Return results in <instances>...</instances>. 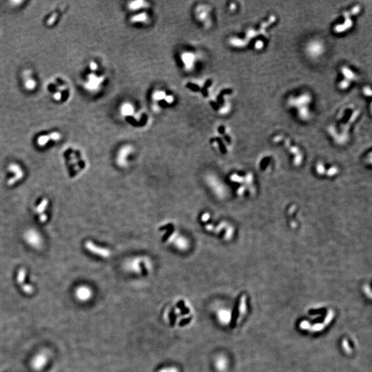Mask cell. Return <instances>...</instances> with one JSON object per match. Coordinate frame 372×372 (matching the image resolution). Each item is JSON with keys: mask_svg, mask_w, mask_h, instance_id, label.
Wrapping results in <instances>:
<instances>
[{"mask_svg": "<svg viewBox=\"0 0 372 372\" xmlns=\"http://www.w3.org/2000/svg\"><path fill=\"white\" fill-rule=\"evenodd\" d=\"M161 231H166L163 234V241L173 246L179 251H186L190 248V241L185 236L176 231L174 225L168 223L161 226Z\"/></svg>", "mask_w": 372, "mask_h": 372, "instance_id": "cell-1", "label": "cell"}, {"mask_svg": "<svg viewBox=\"0 0 372 372\" xmlns=\"http://www.w3.org/2000/svg\"><path fill=\"white\" fill-rule=\"evenodd\" d=\"M125 266L134 272L147 275L152 268V263L151 259L148 256H136L129 259L125 263Z\"/></svg>", "mask_w": 372, "mask_h": 372, "instance_id": "cell-2", "label": "cell"}, {"mask_svg": "<svg viewBox=\"0 0 372 372\" xmlns=\"http://www.w3.org/2000/svg\"><path fill=\"white\" fill-rule=\"evenodd\" d=\"M312 102V97L310 93H304L299 95H292L287 100V104L290 107L298 109L303 106H310Z\"/></svg>", "mask_w": 372, "mask_h": 372, "instance_id": "cell-3", "label": "cell"}, {"mask_svg": "<svg viewBox=\"0 0 372 372\" xmlns=\"http://www.w3.org/2000/svg\"><path fill=\"white\" fill-rule=\"evenodd\" d=\"M305 51L309 57L311 58H318L325 53V46L321 40L312 39L307 44Z\"/></svg>", "mask_w": 372, "mask_h": 372, "instance_id": "cell-4", "label": "cell"}, {"mask_svg": "<svg viewBox=\"0 0 372 372\" xmlns=\"http://www.w3.org/2000/svg\"><path fill=\"white\" fill-rule=\"evenodd\" d=\"M133 147L130 145H125L121 147L116 156V163L121 168H126L128 166L127 158L133 153Z\"/></svg>", "mask_w": 372, "mask_h": 372, "instance_id": "cell-5", "label": "cell"}, {"mask_svg": "<svg viewBox=\"0 0 372 372\" xmlns=\"http://www.w3.org/2000/svg\"><path fill=\"white\" fill-rule=\"evenodd\" d=\"M85 248L90 252L93 253V254L97 255L104 259H108L111 256L112 252L111 251L106 248L99 247L97 245H95L93 241H87L85 243Z\"/></svg>", "mask_w": 372, "mask_h": 372, "instance_id": "cell-6", "label": "cell"}, {"mask_svg": "<svg viewBox=\"0 0 372 372\" xmlns=\"http://www.w3.org/2000/svg\"><path fill=\"white\" fill-rule=\"evenodd\" d=\"M8 170H10L11 172H13L15 173V176L13 178H10L9 180L7 181V184L8 185H13V184H15V183L17 182V181L21 180L23 177L24 176V172L23 170H21L20 166H19L17 164H15V163H11V164L9 165L8 167Z\"/></svg>", "mask_w": 372, "mask_h": 372, "instance_id": "cell-7", "label": "cell"}, {"mask_svg": "<svg viewBox=\"0 0 372 372\" xmlns=\"http://www.w3.org/2000/svg\"><path fill=\"white\" fill-rule=\"evenodd\" d=\"M181 60L187 70H192L194 67L195 61V56L193 53L190 52L183 53L181 55Z\"/></svg>", "mask_w": 372, "mask_h": 372, "instance_id": "cell-8", "label": "cell"}, {"mask_svg": "<svg viewBox=\"0 0 372 372\" xmlns=\"http://www.w3.org/2000/svg\"><path fill=\"white\" fill-rule=\"evenodd\" d=\"M297 116L302 122H308L311 118V112L310 106H303L296 109Z\"/></svg>", "mask_w": 372, "mask_h": 372, "instance_id": "cell-9", "label": "cell"}, {"mask_svg": "<svg viewBox=\"0 0 372 372\" xmlns=\"http://www.w3.org/2000/svg\"><path fill=\"white\" fill-rule=\"evenodd\" d=\"M26 239L28 243L34 247H37L41 243V238L35 231H28L26 234Z\"/></svg>", "mask_w": 372, "mask_h": 372, "instance_id": "cell-10", "label": "cell"}, {"mask_svg": "<svg viewBox=\"0 0 372 372\" xmlns=\"http://www.w3.org/2000/svg\"><path fill=\"white\" fill-rule=\"evenodd\" d=\"M353 23L352 19L351 18H346L345 21H344L343 24H337L334 27V31L337 33H342L343 32H346L349 29H350L353 26Z\"/></svg>", "mask_w": 372, "mask_h": 372, "instance_id": "cell-11", "label": "cell"}, {"mask_svg": "<svg viewBox=\"0 0 372 372\" xmlns=\"http://www.w3.org/2000/svg\"><path fill=\"white\" fill-rule=\"evenodd\" d=\"M340 72H341V74L343 76V79H346L349 82H350L351 83L355 81L356 79V73L353 72L351 69H350L349 67H347L346 66H343L342 67H341L340 68Z\"/></svg>", "mask_w": 372, "mask_h": 372, "instance_id": "cell-12", "label": "cell"}, {"mask_svg": "<svg viewBox=\"0 0 372 372\" xmlns=\"http://www.w3.org/2000/svg\"><path fill=\"white\" fill-rule=\"evenodd\" d=\"M59 139H60V134L59 133H54L48 136L45 135V136H39L37 140V143L39 146H44V145L46 144L47 142H48L49 140L51 139V140H54V141H57V140H59Z\"/></svg>", "mask_w": 372, "mask_h": 372, "instance_id": "cell-13", "label": "cell"}, {"mask_svg": "<svg viewBox=\"0 0 372 372\" xmlns=\"http://www.w3.org/2000/svg\"><path fill=\"white\" fill-rule=\"evenodd\" d=\"M230 44L231 46L236 47V48H243L247 45L248 40L246 39H243L237 37H233L230 40Z\"/></svg>", "mask_w": 372, "mask_h": 372, "instance_id": "cell-14", "label": "cell"}, {"mask_svg": "<svg viewBox=\"0 0 372 372\" xmlns=\"http://www.w3.org/2000/svg\"><path fill=\"white\" fill-rule=\"evenodd\" d=\"M121 112L124 116H130L134 113V107L130 103H125L121 107Z\"/></svg>", "mask_w": 372, "mask_h": 372, "instance_id": "cell-15", "label": "cell"}, {"mask_svg": "<svg viewBox=\"0 0 372 372\" xmlns=\"http://www.w3.org/2000/svg\"><path fill=\"white\" fill-rule=\"evenodd\" d=\"M102 78H99L97 77H96L95 75H91L90 77V81H89V86L88 88H90V89H96V88H97L99 85L100 84V83L102 82Z\"/></svg>", "mask_w": 372, "mask_h": 372, "instance_id": "cell-16", "label": "cell"}, {"mask_svg": "<svg viewBox=\"0 0 372 372\" xmlns=\"http://www.w3.org/2000/svg\"><path fill=\"white\" fill-rule=\"evenodd\" d=\"M90 294V290L87 288H85V287L79 288L77 291V295L81 299H86L89 296Z\"/></svg>", "mask_w": 372, "mask_h": 372, "instance_id": "cell-17", "label": "cell"}, {"mask_svg": "<svg viewBox=\"0 0 372 372\" xmlns=\"http://www.w3.org/2000/svg\"><path fill=\"white\" fill-rule=\"evenodd\" d=\"M147 19V15L145 13H139V14L134 15L131 18V21L134 23H138V22H143L145 21Z\"/></svg>", "mask_w": 372, "mask_h": 372, "instance_id": "cell-18", "label": "cell"}, {"mask_svg": "<svg viewBox=\"0 0 372 372\" xmlns=\"http://www.w3.org/2000/svg\"><path fill=\"white\" fill-rule=\"evenodd\" d=\"M176 307L179 309H180L181 310V313L182 315H187L188 313H190V310H189V308H187L185 304V302L183 301V300H181V301H178L177 303H176Z\"/></svg>", "mask_w": 372, "mask_h": 372, "instance_id": "cell-19", "label": "cell"}, {"mask_svg": "<svg viewBox=\"0 0 372 372\" xmlns=\"http://www.w3.org/2000/svg\"><path fill=\"white\" fill-rule=\"evenodd\" d=\"M48 200L47 199H44L43 200L41 201V202L40 203L39 205L37 206V209H36V212L39 215L42 214H43V212H44L45 209H46L47 206H48Z\"/></svg>", "mask_w": 372, "mask_h": 372, "instance_id": "cell-20", "label": "cell"}, {"mask_svg": "<svg viewBox=\"0 0 372 372\" xmlns=\"http://www.w3.org/2000/svg\"><path fill=\"white\" fill-rule=\"evenodd\" d=\"M145 2L143 1H132L130 2V4H129V8L130 10H139V9L142 8L144 7L145 5Z\"/></svg>", "mask_w": 372, "mask_h": 372, "instance_id": "cell-21", "label": "cell"}, {"mask_svg": "<svg viewBox=\"0 0 372 372\" xmlns=\"http://www.w3.org/2000/svg\"><path fill=\"white\" fill-rule=\"evenodd\" d=\"M360 10H361V8L360 6H356L351 8V10L344 13V17H345L346 19V18H350L351 15H356L360 12Z\"/></svg>", "mask_w": 372, "mask_h": 372, "instance_id": "cell-22", "label": "cell"}, {"mask_svg": "<svg viewBox=\"0 0 372 372\" xmlns=\"http://www.w3.org/2000/svg\"><path fill=\"white\" fill-rule=\"evenodd\" d=\"M45 362H46V358L44 357L43 356H39L34 360L33 364H34L35 368H41L44 366Z\"/></svg>", "mask_w": 372, "mask_h": 372, "instance_id": "cell-23", "label": "cell"}, {"mask_svg": "<svg viewBox=\"0 0 372 372\" xmlns=\"http://www.w3.org/2000/svg\"><path fill=\"white\" fill-rule=\"evenodd\" d=\"M208 17L207 10L205 8H201V10H198V18L201 21H205Z\"/></svg>", "mask_w": 372, "mask_h": 372, "instance_id": "cell-24", "label": "cell"}, {"mask_svg": "<svg viewBox=\"0 0 372 372\" xmlns=\"http://www.w3.org/2000/svg\"><path fill=\"white\" fill-rule=\"evenodd\" d=\"M26 277V270L24 268L20 269L17 274V282L20 284L23 283Z\"/></svg>", "mask_w": 372, "mask_h": 372, "instance_id": "cell-25", "label": "cell"}, {"mask_svg": "<svg viewBox=\"0 0 372 372\" xmlns=\"http://www.w3.org/2000/svg\"><path fill=\"white\" fill-rule=\"evenodd\" d=\"M351 83L350 82L343 79L340 81L339 84H338V88H339V89L342 90H345L348 89L349 87L351 86Z\"/></svg>", "mask_w": 372, "mask_h": 372, "instance_id": "cell-26", "label": "cell"}, {"mask_svg": "<svg viewBox=\"0 0 372 372\" xmlns=\"http://www.w3.org/2000/svg\"><path fill=\"white\" fill-rule=\"evenodd\" d=\"M165 97H166V95L163 91H156L154 92L153 95H152V97L154 100L156 101H159V100H162L163 99H165Z\"/></svg>", "mask_w": 372, "mask_h": 372, "instance_id": "cell-27", "label": "cell"}, {"mask_svg": "<svg viewBox=\"0 0 372 372\" xmlns=\"http://www.w3.org/2000/svg\"><path fill=\"white\" fill-rule=\"evenodd\" d=\"M169 319H170V325L174 326V325L175 324V322L176 320V314L174 310H172L171 311H170V312L169 313Z\"/></svg>", "mask_w": 372, "mask_h": 372, "instance_id": "cell-28", "label": "cell"}, {"mask_svg": "<svg viewBox=\"0 0 372 372\" xmlns=\"http://www.w3.org/2000/svg\"><path fill=\"white\" fill-rule=\"evenodd\" d=\"M264 46H265V44H264V41H262V40L258 39L257 41H256L254 44V48L256 50H262Z\"/></svg>", "mask_w": 372, "mask_h": 372, "instance_id": "cell-29", "label": "cell"}, {"mask_svg": "<svg viewBox=\"0 0 372 372\" xmlns=\"http://www.w3.org/2000/svg\"><path fill=\"white\" fill-rule=\"evenodd\" d=\"M257 35V32L254 29H249V30L247 31V33H246V37H247V40L250 39V38H252L255 37Z\"/></svg>", "mask_w": 372, "mask_h": 372, "instance_id": "cell-30", "label": "cell"}, {"mask_svg": "<svg viewBox=\"0 0 372 372\" xmlns=\"http://www.w3.org/2000/svg\"><path fill=\"white\" fill-rule=\"evenodd\" d=\"M362 93H363L365 96L370 97L371 96V93H372L371 89L369 86H365L363 89H362Z\"/></svg>", "mask_w": 372, "mask_h": 372, "instance_id": "cell-31", "label": "cell"}, {"mask_svg": "<svg viewBox=\"0 0 372 372\" xmlns=\"http://www.w3.org/2000/svg\"><path fill=\"white\" fill-rule=\"evenodd\" d=\"M21 288H22V290H24V292L27 293H31L33 291V287L30 285H25L22 286Z\"/></svg>", "mask_w": 372, "mask_h": 372, "instance_id": "cell-32", "label": "cell"}, {"mask_svg": "<svg viewBox=\"0 0 372 372\" xmlns=\"http://www.w3.org/2000/svg\"><path fill=\"white\" fill-rule=\"evenodd\" d=\"M192 319V317H190V318H187V319H183L180 322H179V325H180L181 327L185 326L186 325H187L188 323H190V322H191Z\"/></svg>", "mask_w": 372, "mask_h": 372, "instance_id": "cell-33", "label": "cell"}, {"mask_svg": "<svg viewBox=\"0 0 372 372\" xmlns=\"http://www.w3.org/2000/svg\"><path fill=\"white\" fill-rule=\"evenodd\" d=\"M48 219V216L47 215H46L45 214H42L41 215H39V221L41 223H45Z\"/></svg>", "mask_w": 372, "mask_h": 372, "instance_id": "cell-34", "label": "cell"}, {"mask_svg": "<svg viewBox=\"0 0 372 372\" xmlns=\"http://www.w3.org/2000/svg\"><path fill=\"white\" fill-rule=\"evenodd\" d=\"M165 102L167 103V104H172V103L174 102V98H173V97H172V96L168 95V96H166V97H165Z\"/></svg>", "mask_w": 372, "mask_h": 372, "instance_id": "cell-35", "label": "cell"}, {"mask_svg": "<svg viewBox=\"0 0 372 372\" xmlns=\"http://www.w3.org/2000/svg\"><path fill=\"white\" fill-rule=\"evenodd\" d=\"M97 68V65L96 64L95 62H92L90 64V68L92 69V70H95Z\"/></svg>", "mask_w": 372, "mask_h": 372, "instance_id": "cell-36", "label": "cell"}, {"mask_svg": "<svg viewBox=\"0 0 372 372\" xmlns=\"http://www.w3.org/2000/svg\"><path fill=\"white\" fill-rule=\"evenodd\" d=\"M236 5L234 3H232L230 4V9L231 10H234L235 9H236Z\"/></svg>", "mask_w": 372, "mask_h": 372, "instance_id": "cell-37", "label": "cell"}]
</instances>
